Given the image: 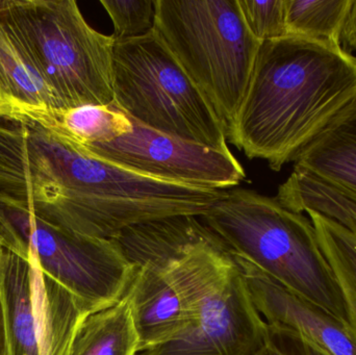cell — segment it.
<instances>
[{"label":"cell","mask_w":356,"mask_h":355,"mask_svg":"<svg viewBox=\"0 0 356 355\" xmlns=\"http://www.w3.org/2000/svg\"><path fill=\"white\" fill-rule=\"evenodd\" d=\"M355 98L356 56L341 46L265 41L227 139L280 171Z\"/></svg>","instance_id":"1"},{"label":"cell","mask_w":356,"mask_h":355,"mask_svg":"<svg viewBox=\"0 0 356 355\" xmlns=\"http://www.w3.org/2000/svg\"><path fill=\"white\" fill-rule=\"evenodd\" d=\"M111 240L137 268L125 296L139 335V354L194 327L205 298L236 264L234 252L198 216L141 223Z\"/></svg>","instance_id":"2"},{"label":"cell","mask_w":356,"mask_h":355,"mask_svg":"<svg viewBox=\"0 0 356 355\" xmlns=\"http://www.w3.org/2000/svg\"><path fill=\"white\" fill-rule=\"evenodd\" d=\"M236 256L348 329L338 281L311 219L252 190H226L200 216Z\"/></svg>","instance_id":"3"},{"label":"cell","mask_w":356,"mask_h":355,"mask_svg":"<svg viewBox=\"0 0 356 355\" xmlns=\"http://www.w3.org/2000/svg\"><path fill=\"white\" fill-rule=\"evenodd\" d=\"M154 29L186 74L232 129L261 42L238 0H154Z\"/></svg>","instance_id":"4"},{"label":"cell","mask_w":356,"mask_h":355,"mask_svg":"<svg viewBox=\"0 0 356 355\" xmlns=\"http://www.w3.org/2000/svg\"><path fill=\"white\" fill-rule=\"evenodd\" d=\"M0 18L31 54L63 110L114 104V35L94 29L74 0H0Z\"/></svg>","instance_id":"5"},{"label":"cell","mask_w":356,"mask_h":355,"mask_svg":"<svg viewBox=\"0 0 356 355\" xmlns=\"http://www.w3.org/2000/svg\"><path fill=\"white\" fill-rule=\"evenodd\" d=\"M113 90L114 104L140 124L230 151L221 119L156 29L116 41Z\"/></svg>","instance_id":"6"},{"label":"cell","mask_w":356,"mask_h":355,"mask_svg":"<svg viewBox=\"0 0 356 355\" xmlns=\"http://www.w3.org/2000/svg\"><path fill=\"white\" fill-rule=\"evenodd\" d=\"M0 247L37 265L92 314L120 302L137 274L114 240L75 233L1 200Z\"/></svg>","instance_id":"7"},{"label":"cell","mask_w":356,"mask_h":355,"mask_svg":"<svg viewBox=\"0 0 356 355\" xmlns=\"http://www.w3.org/2000/svg\"><path fill=\"white\" fill-rule=\"evenodd\" d=\"M83 319L73 294L2 248L0 325L8 355H69Z\"/></svg>","instance_id":"8"},{"label":"cell","mask_w":356,"mask_h":355,"mask_svg":"<svg viewBox=\"0 0 356 355\" xmlns=\"http://www.w3.org/2000/svg\"><path fill=\"white\" fill-rule=\"evenodd\" d=\"M129 118L131 131L112 141L72 146L134 172L190 187L229 190L246 179L232 151L166 135Z\"/></svg>","instance_id":"9"},{"label":"cell","mask_w":356,"mask_h":355,"mask_svg":"<svg viewBox=\"0 0 356 355\" xmlns=\"http://www.w3.org/2000/svg\"><path fill=\"white\" fill-rule=\"evenodd\" d=\"M267 339V322L253 304L236 261L205 298L194 327L138 355H257Z\"/></svg>","instance_id":"10"},{"label":"cell","mask_w":356,"mask_h":355,"mask_svg":"<svg viewBox=\"0 0 356 355\" xmlns=\"http://www.w3.org/2000/svg\"><path fill=\"white\" fill-rule=\"evenodd\" d=\"M234 258L253 304L268 324L300 333L328 355H356V339L340 321L295 295L248 261L236 254Z\"/></svg>","instance_id":"11"},{"label":"cell","mask_w":356,"mask_h":355,"mask_svg":"<svg viewBox=\"0 0 356 355\" xmlns=\"http://www.w3.org/2000/svg\"><path fill=\"white\" fill-rule=\"evenodd\" d=\"M54 110H63L56 92L0 18V119L33 122Z\"/></svg>","instance_id":"12"},{"label":"cell","mask_w":356,"mask_h":355,"mask_svg":"<svg viewBox=\"0 0 356 355\" xmlns=\"http://www.w3.org/2000/svg\"><path fill=\"white\" fill-rule=\"evenodd\" d=\"M294 169L356 193V98L294 158Z\"/></svg>","instance_id":"13"},{"label":"cell","mask_w":356,"mask_h":355,"mask_svg":"<svg viewBox=\"0 0 356 355\" xmlns=\"http://www.w3.org/2000/svg\"><path fill=\"white\" fill-rule=\"evenodd\" d=\"M33 123L77 147L106 143L131 129L129 116L115 104L54 110Z\"/></svg>","instance_id":"14"},{"label":"cell","mask_w":356,"mask_h":355,"mask_svg":"<svg viewBox=\"0 0 356 355\" xmlns=\"http://www.w3.org/2000/svg\"><path fill=\"white\" fill-rule=\"evenodd\" d=\"M140 340L127 296L87 316L69 355H138Z\"/></svg>","instance_id":"15"},{"label":"cell","mask_w":356,"mask_h":355,"mask_svg":"<svg viewBox=\"0 0 356 355\" xmlns=\"http://www.w3.org/2000/svg\"><path fill=\"white\" fill-rule=\"evenodd\" d=\"M276 199L296 213L314 210L340 223L356 236V193L325 183L301 170L278 188Z\"/></svg>","instance_id":"16"},{"label":"cell","mask_w":356,"mask_h":355,"mask_svg":"<svg viewBox=\"0 0 356 355\" xmlns=\"http://www.w3.org/2000/svg\"><path fill=\"white\" fill-rule=\"evenodd\" d=\"M320 247L330 263L344 300L348 329L356 339V236L337 221L307 210Z\"/></svg>","instance_id":"17"},{"label":"cell","mask_w":356,"mask_h":355,"mask_svg":"<svg viewBox=\"0 0 356 355\" xmlns=\"http://www.w3.org/2000/svg\"><path fill=\"white\" fill-rule=\"evenodd\" d=\"M351 0H286L289 35L341 46Z\"/></svg>","instance_id":"18"},{"label":"cell","mask_w":356,"mask_h":355,"mask_svg":"<svg viewBox=\"0 0 356 355\" xmlns=\"http://www.w3.org/2000/svg\"><path fill=\"white\" fill-rule=\"evenodd\" d=\"M114 25L115 40L141 37L154 28V0H102Z\"/></svg>","instance_id":"19"},{"label":"cell","mask_w":356,"mask_h":355,"mask_svg":"<svg viewBox=\"0 0 356 355\" xmlns=\"http://www.w3.org/2000/svg\"><path fill=\"white\" fill-rule=\"evenodd\" d=\"M245 23L261 43L288 37L286 0H238Z\"/></svg>","instance_id":"20"},{"label":"cell","mask_w":356,"mask_h":355,"mask_svg":"<svg viewBox=\"0 0 356 355\" xmlns=\"http://www.w3.org/2000/svg\"><path fill=\"white\" fill-rule=\"evenodd\" d=\"M267 325L268 337L282 355H328L292 329L268 323Z\"/></svg>","instance_id":"21"},{"label":"cell","mask_w":356,"mask_h":355,"mask_svg":"<svg viewBox=\"0 0 356 355\" xmlns=\"http://www.w3.org/2000/svg\"><path fill=\"white\" fill-rule=\"evenodd\" d=\"M341 47L353 53L356 50V0H351L346 21L341 35Z\"/></svg>","instance_id":"22"},{"label":"cell","mask_w":356,"mask_h":355,"mask_svg":"<svg viewBox=\"0 0 356 355\" xmlns=\"http://www.w3.org/2000/svg\"><path fill=\"white\" fill-rule=\"evenodd\" d=\"M257 355H280V352L276 349L275 346L267 340V344H266L265 347L261 350Z\"/></svg>","instance_id":"23"},{"label":"cell","mask_w":356,"mask_h":355,"mask_svg":"<svg viewBox=\"0 0 356 355\" xmlns=\"http://www.w3.org/2000/svg\"><path fill=\"white\" fill-rule=\"evenodd\" d=\"M1 250H2V248L0 247V254H1Z\"/></svg>","instance_id":"24"}]
</instances>
